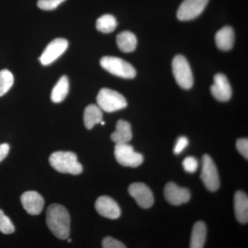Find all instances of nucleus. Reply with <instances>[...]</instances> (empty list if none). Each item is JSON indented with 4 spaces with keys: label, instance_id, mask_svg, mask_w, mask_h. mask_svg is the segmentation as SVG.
<instances>
[{
    "label": "nucleus",
    "instance_id": "obj_1",
    "mask_svg": "<svg viewBox=\"0 0 248 248\" xmlns=\"http://www.w3.org/2000/svg\"><path fill=\"white\" fill-rule=\"evenodd\" d=\"M46 223L49 230L57 238L61 240L68 239L71 229V218L68 210L63 205L52 204L48 207Z\"/></svg>",
    "mask_w": 248,
    "mask_h": 248
},
{
    "label": "nucleus",
    "instance_id": "obj_2",
    "mask_svg": "<svg viewBox=\"0 0 248 248\" xmlns=\"http://www.w3.org/2000/svg\"><path fill=\"white\" fill-rule=\"evenodd\" d=\"M49 163L55 170L60 173L78 175L83 171L78 156L72 152H55L50 155Z\"/></svg>",
    "mask_w": 248,
    "mask_h": 248
},
{
    "label": "nucleus",
    "instance_id": "obj_3",
    "mask_svg": "<svg viewBox=\"0 0 248 248\" xmlns=\"http://www.w3.org/2000/svg\"><path fill=\"white\" fill-rule=\"evenodd\" d=\"M100 64L111 74L124 79H133L136 76L135 68L128 62L117 57H104L101 59Z\"/></svg>",
    "mask_w": 248,
    "mask_h": 248
},
{
    "label": "nucleus",
    "instance_id": "obj_4",
    "mask_svg": "<svg viewBox=\"0 0 248 248\" xmlns=\"http://www.w3.org/2000/svg\"><path fill=\"white\" fill-rule=\"evenodd\" d=\"M97 106L107 112H115L127 107L126 100L120 93L109 89L99 91L97 97Z\"/></svg>",
    "mask_w": 248,
    "mask_h": 248
},
{
    "label": "nucleus",
    "instance_id": "obj_5",
    "mask_svg": "<svg viewBox=\"0 0 248 248\" xmlns=\"http://www.w3.org/2000/svg\"><path fill=\"white\" fill-rule=\"evenodd\" d=\"M172 71L178 85L182 89L188 90L192 87L194 78L188 62L183 55H177L173 59Z\"/></svg>",
    "mask_w": 248,
    "mask_h": 248
},
{
    "label": "nucleus",
    "instance_id": "obj_6",
    "mask_svg": "<svg viewBox=\"0 0 248 248\" xmlns=\"http://www.w3.org/2000/svg\"><path fill=\"white\" fill-rule=\"evenodd\" d=\"M115 156L117 162L125 167L137 168L143 162V155L135 152L128 143H116Z\"/></svg>",
    "mask_w": 248,
    "mask_h": 248
},
{
    "label": "nucleus",
    "instance_id": "obj_7",
    "mask_svg": "<svg viewBox=\"0 0 248 248\" xmlns=\"http://www.w3.org/2000/svg\"><path fill=\"white\" fill-rule=\"evenodd\" d=\"M201 179L205 187L211 192H215L219 187V177H218L216 165L208 155H204L202 159Z\"/></svg>",
    "mask_w": 248,
    "mask_h": 248
},
{
    "label": "nucleus",
    "instance_id": "obj_8",
    "mask_svg": "<svg viewBox=\"0 0 248 248\" xmlns=\"http://www.w3.org/2000/svg\"><path fill=\"white\" fill-rule=\"evenodd\" d=\"M209 0H184L177 11L178 19L189 21L195 19L202 14Z\"/></svg>",
    "mask_w": 248,
    "mask_h": 248
},
{
    "label": "nucleus",
    "instance_id": "obj_9",
    "mask_svg": "<svg viewBox=\"0 0 248 248\" xmlns=\"http://www.w3.org/2000/svg\"><path fill=\"white\" fill-rule=\"evenodd\" d=\"M68 47V42L66 39L58 38L52 41L45 49L39 58L43 66L51 64L65 53Z\"/></svg>",
    "mask_w": 248,
    "mask_h": 248
},
{
    "label": "nucleus",
    "instance_id": "obj_10",
    "mask_svg": "<svg viewBox=\"0 0 248 248\" xmlns=\"http://www.w3.org/2000/svg\"><path fill=\"white\" fill-rule=\"evenodd\" d=\"M128 192L142 208H151L154 204L153 192L146 184L134 183L129 186Z\"/></svg>",
    "mask_w": 248,
    "mask_h": 248
},
{
    "label": "nucleus",
    "instance_id": "obj_11",
    "mask_svg": "<svg viewBox=\"0 0 248 248\" xmlns=\"http://www.w3.org/2000/svg\"><path fill=\"white\" fill-rule=\"evenodd\" d=\"M212 94L217 100L220 102H227L230 100L232 94L231 84L226 76L221 73L215 75L214 84L212 85Z\"/></svg>",
    "mask_w": 248,
    "mask_h": 248
},
{
    "label": "nucleus",
    "instance_id": "obj_12",
    "mask_svg": "<svg viewBox=\"0 0 248 248\" xmlns=\"http://www.w3.org/2000/svg\"><path fill=\"white\" fill-rule=\"evenodd\" d=\"M164 196L166 201L173 205L187 203L190 199V191L179 187L173 182H170L165 186Z\"/></svg>",
    "mask_w": 248,
    "mask_h": 248
},
{
    "label": "nucleus",
    "instance_id": "obj_13",
    "mask_svg": "<svg viewBox=\"0 0 248 248\" xmlns=\"http://www.w3.org/2000/svg\"><path fill=\"white\" fill-rule=\"evenodd\" d=\"M95 209L101 216L117 219L121 215V210L115 200L108 196L99 197L95 202Z\"/></svg>",
    "mask_w": 248,
    "mask_h": 248
},
{
    "label": "nucleus",
    "instance_id": "obj_14",
    "mask_svg": "<svg viewBox=\"0 0 248 248\" xmlns=\"http://www.w3.org/2000/svg\"><path fill=\"white\" fill-rule=\"evenodd\" d=\"M23 208L29 215H37L41 213L45 205L43 197L35 191H28L21 196Z\"/></svg>",
    "mask_w": 248,
    "mask_h": 248
},
{
    "label": "nucleus",
    "instance_id": "obj_15",
    "mask_svg": "<svg viewBox=\"0 0 248 248\" xmlns=\"http://www.w3.org/2000/svg\"><path fill=\"white\" fill-rule=\"evenodd\" d=\"M234 213L236 219L241 223L248 221V197L242 191H237L234 199Z\"/></svg>",
    "mask_w": 248,
    "mask_h": 248
},
{
    "label": "nucleus",
    "instance_id": "obj_16",
    "mask_svg": "<svg viewBox=\"0 0 248 248\" xmlns=\"http://www.w3.org/2000/svg\"><path fill=\"white\" fill-rule=\"evenodd\" d=\"M133 138L131 125L126 121L119 120L116 125V130L111 135V140L115 143H126Z\"/></svg>",
    "mask_w": 248,
    "mask_h": 248
},
{
    "label": "nucleus",
    "instance_id": "obj_17",
    "mask_svg": "<svg viewBox=\"0 0 248 248\" xmlns=\"http://www.w3.org/2000/svg\"><path fill=\"white\" fill-rule=\"evenodd\" d=\"M217 47L221 50H230L234 43V32L231 27H225L220 29L215 36Z\"/></svg>",
    "mask_w": 248,
    "mask_h": 248
},
{
    "label": "nucleus",
    "instance_id": "obj_18",
    "mask_svg": "<svg viewBox=\"0 0 248 248\" xmlns=\"http://www.w3.org/2000/svg\"><path fill=\"white\" fill-rule=\"evenodd\" d=\"M103 119L102 110L98 106L91 104L86 108L84 122L86 128L91 130L96 124H100Z\"/></svg>",
    "mask_w": 248,
    "mask_h": 248
},
{
    "label": "nucleus",
    "instance_id": "obj_19",
    "mask_svg": "<svg viewBox=\"0 0 248 248\" xmlns=\"http://www.w3.org/2000/svg\"><path fill=\"white\" fill-rule=\"evenodd\" d=\"M207 236V228L205 223L198 221L195 223L192 229L191 236V248H203Z\"/></svg>",
    "mask_w": 248,
    "mask_h": 248
},
{
    "label": "nucleus",
    "instance_id": "obj_20",
    "mask_svg": "<svg viewBox=\"0 0 248 248\" xmlns=\"http://www.w3.org/2000/svg\"><path fill=\"white\" fill-rule=\"evenodd\" d=\"M119 48L124 53H130L136 48L138 40L135 35L130 31H124L117 36Z\"/></svg>",
    "mask_w": 248,
    "mask_h": 248
},
{
    "label": "nucleus",
    "instance_id": "obj_21",
    "mask_svg": "<svg viewBox=\"0 0 248 248\" xmlns=\"http://www.w3.org/2000/svg\"><path fill=\"white\" fill-rule=\"evenodd\" d=\"M69 91V81L66 76H62L51 92L50 99L54 103H60L64 100Z\"/></svg>",
    "mask_w": 248,
    "mask_h": 248
},
{
    "label": "nucleus",
    "instance_id": "obj_22",
    "mask_svg": "<svg viewBox=\"0 0 248 248\" xmlns=\"http://www.w3.org/2000/svg\"><path fill=\"white\" fill-rule=\"evenodd\" d=\"M117 26V20L112 15H104L99 18L96 23L98 31L103 33H110L115 30Z\"/></svg>",
    "mask_w": 248,
    "mask_h": 248
},
{
    "label": "nucleus",
    "instance_id": "obj_23",
    "mask_svg": "<svg viewBox=\"0 0 248 248\" xmlns=\"http://www.w3.org/2000/svg\"><path fill=\"white\" fill-rule=\"evenodd\" d=\"M14 83L13 73L8 70L0 71V97L4 95L12 87Z\"/></svg>",
    "mask_w": 248,
    "mask_h": 248
},
{
    "label": "nucleus",
    "instance_id": "obj_24",
    "mask_svg": "<svg viewBox=\"0 0 248 248\" xmlns=\"http://www.w3.org/2000/svg\"><path fill=\"white\" fill-rule=\"evenodd\" d=\"M15 227L11 219L4 215L2 210H0V232L4 234L14 233Z\"/></svg>",
    "mask_w": 248,
    "mask_h": 248
},
{
    "label": "nucleus",
    "instance_id": "obj_25",
    "mask_svg": "<svg viewBox=\"0 0 248 248\" xmlns=\"http://www.w3.org/2000/svg\"><path fill=\"white\" fill-rule=\"evenodd\" d=\"M66 0H38L37 6L44 11H53Z\"/></svg>",
    "mask_w": 248,
    "mask_h": 248
},
{
    "label": "nucleus",
    "instance_id": "obj_26",
    "mask_svg": "<svg viewBox=\"0 0 248 248\" xmlns=\"http://www.w3.org/2000/svg\"><path fill=\"white\" fill-rule=\"evenodd\" d=\"M183 166L186 172L194 173L198 169L199 163L194 156H187L183 161Z\"/></svg>",
    "mask_w": 248,
    "mask_h": 248
},
{
    "label": "nucleus",
    "instance_id": "obj_27",
    "mask_svg": "<svg viewBox=\"0 0 248 248\" xmlns=\"http://www.w3.org/2000/svg\"><path fill=\"white\" fill-rule=\"evenodd\" d=\"M102 247L104 248H125V245L118 240L108 236L104 238L102 241Z\"/></svg>",
    "mask_w": 248,
    "mask_h": 248
},
{
    "label": "nucleus",
    "instance_id": "obj_28",
    "mask_svg": "<svg viewBox=\"0 0 248 248\" xmlns=\"http://www.w3.org/2000/svg\"><path fill=\"white\" fill-rule=\"evenodd\" d=\"M236 148L240 154L242 155L245 159H248V139H240L236 141Z\"/></svg>",
    "mask_w": 248,
    "mask_h": 248
},
{
    "label": "nucleus",
    "instance_id": "obj_29",
    "mask_svg": "<svg viewBox=\"0 0 248 248\" xmlns=\"http://www.w3.org/2000/svg\"><path fill=\"white\" fill-rule=\"evenodd\" d=\"M188 140L186 137H180L178 138L176 142L175 146L174 148V153L175 155H179L186 149V147L188 146Z\"/></svg>",
    "mask_w": 248,
    "mask_h": 248
},
{
    "label": "nucleus",
    "instance_id": "obj_30",
    "mask_svg": "<svg viewBox=\"0 0 248 248\" xmlns=\"http://www.w3.org/2000/svg\"><path fill=\"white\" fill-rule=\"evenodd\" d=\"M10 150V146L7 143L0 144V162L6 157Z\"/></svg>",
    "mask_w": 248,
    "mask_h": 248
},
{
    "label": "nucleus",
    "instance_id": "obj_31",
    "mask_svg": "<svg viewBox=\"0 0 248 248\" xmlns=\"http://www.w3.org/2000/svg\"><path fill=\"white\" fill-rule=\"evenodd\" d=\"M100 124H102V125H105V122H103V121H102V122H101Z\"/></svg>",
    "mask_w": 248,
    "mask_h": 248
},
{
    "label": "nucleus",
    "instance_id": "obj_32",
    "mask_svg": "<svg viewBox=\"0 0 248 248\" xmlns=\"http://www.w3.org/2000/svg\"><path fill=\"white\" fill-rule=\"evenodd\" d=\"M68 243H71V239H68Z\"/></svg>",
    "mask_w": 248,
    "mask_h": 248
}]
</instances>
